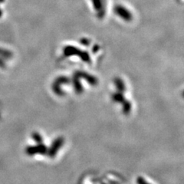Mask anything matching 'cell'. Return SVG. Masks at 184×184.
I'll use <instances>...</instances> for the list:
<instances>
[{
  "label": "cell",
  "instance_id": "cell-7",
  "mask_svg": "<svg viewBox=\"0 0 184 184\" xmlns=\"http://www.w3.org/2000/svg\"><path fill=\"white\" fill-rule=\"evenodd\" d=\"M2 16V10L1 9H0V17Z\"/></svg>",
  "mask_w": 184,
  "mask_h": 184
},
{
  "label": "cell",
  "instance_id": "cell-1",
  "mask_svg": "<svg viewBox=\"0 0 184 184\" xmlns=\"http://www.w3.org/2000/svg\"><path fill=\"white\" fill-rule=\"evenodd\" d=\"M47 147L45 144H38L35 146H28L25 148V153L28 156H34L36 154L44 155L47 153Z\"/></svg>",
  "mask_w": 184,
  "mask_h": 184
},
{
  "label": "cell",
  "instance_id": "cell-3",
  "mask_svg": "<svg viewBox=\"0 0 184 184\" xmlns=\"http://www.w3.org/2000/svg\"><path fill=\"white\" fill-rule=\"evenodd\" d=\"M67 82H68V81L65 77H59L58 78H57L53 83V85H52V88H53L55 93L58 95H62L63 93L61 91V88H60V87H61L60 85L67 83Z\"/></svg>",
  "mask_w": 184,
  "mask_h": 184
},
{
  "label": "cell",
  "instance_id": "cell-6",
  "mask_svg": "<svg viewBox=\"0 0 184 184\" xmlns=\"http://www.w3.org/2000/svg\"><path fill=\"white\" fill-rule=\"evenodd\" d=\"M5 66V63L3 62V61H2V59L0 58V68H4Z\"/></svg>",
  "mask_w": 184,
  "mask_h": 184
},
{
  "label": "cell",
  "instance_id": "cell-8",
  "mask_svg": "<svg viewBox=\"0 0 184 184\" xmlns=\"http://www.w3.org/2000/svg\"><path fill=\"white\" fill-rule=\"evenodd\" d=\"M3 2H5V0H0V4L3 3Z\"/></svg>",
  "mask_w": 184,
  "mask_h": 184
},
{
  "label": "cell",
  "instance_id": "cell-5",
  "mask_svg": "<svg viewBox=\"0 0 184 184\" xmlns=\"http://www.w3.org/2000/svg\"><path fill=\"white\" fill-rule=\"evenodd\" d=\"M32 138L37 144H41L42 142V137L38 133L35 132L32 134Z\"/></svg>",
  "mask_w": 184,
  "mask_h": 184
},
{
  "label": "cell",
  "instance_id": "cell-9",
  "mask_svg": "<svg viewBox=\"0 0 184 184\" xmlns=\"http://www.w3.org/2000/svg\"><path fill=\"white\" fill-rule=\"evenodd\" d=\"M183 97H184V92H183Z\"/></svg>",
  "mask_w": 184,
  "mask_h": 184
},
{
  "label": "cell",
  "instance_id": "cell-2",
  "mask_svg": "<svg viewBox=\"0 0 184 184\" xmlns=\"http://www.w3.org/2000/svg\"><path fill=\"white\" fill-rule=\"evenodd\" d=\"M63 144H64V139L62 137H58L56 140H55L54 142L52 143V146L49 148V151H47L48 155L50 157H54L57 154L58 151L62 147Z\"/></svg>",
  "mask_w": 184,
  "mask_h": 184
},
{
  "label": "cell",
  "instance_id": "cell-4",
  "mask_svg": "<svg viewBox=\"0 0 184 184\" xmlns=\"http://www.w3.org/2000/svg\"><path fill=\"white\" fill-rule=\"evenodd\" d=\"M12 56V52L6 50V49H3L0 48V58H3L9 59L11 58Z\"/></svg>",
  "mask_w": 184,
  "mask_h": 184
}]
</instances>
